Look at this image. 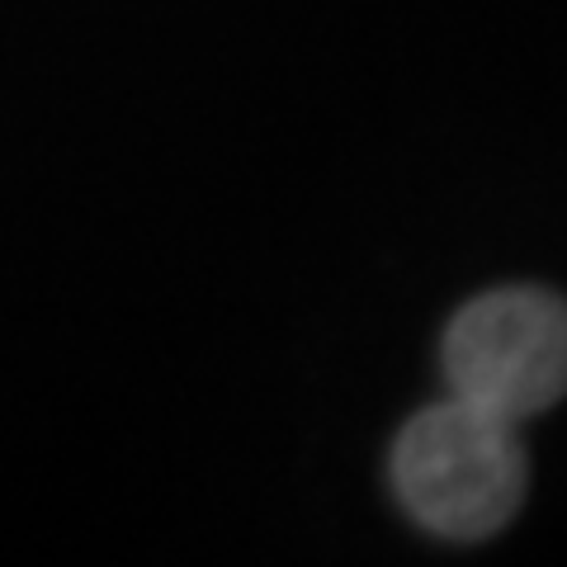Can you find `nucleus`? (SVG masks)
<instances>
[{
	"mask_svg": "<svg viewBox=\"0 0 567 567\" xmlns=\"http://www.w3.org/2000/svg\"><path fill=\"white\" fill-rule=\"evenodd\" d=\"M525 477L516 421L464 398L425 406L393 445L398 502L440 539L473 544L506 529L525 502Z\"/></svg>",
	"mask_w": 567,
	"mask_h": 567,
	"instance_id": "nucleus-1",
	"label": "nucleus"
},
{
	"mask_svg": "<svg viewBox=\"0 0 567 567\" xmlns=\"http://www.w3.org/2000/svg\"><path fill=\"white\" fill-rule=\"evenodd\" d=\"M454 398L520 421L567 398V303L544 289H492L445 331Z\"/></svg>",
	"mask_w": 567,
	"mask_h": 567,
	"instance_id": "nucleus-2",
	"label": "nucleus"
}]
</instances>
